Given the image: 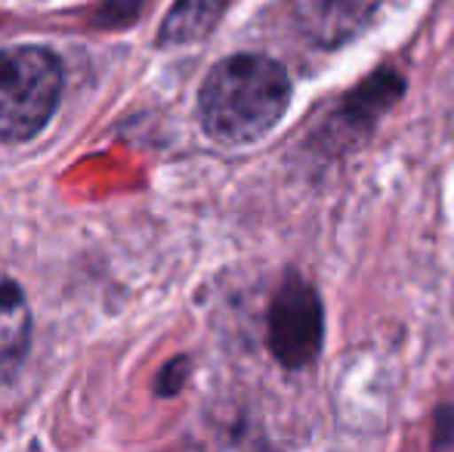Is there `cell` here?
Masks as SVG:
<instances>
[{
	"mask_svg": "<svg viewBox=\"0 0 454 452\" xmlns=\"http://www.w3.org/2000/svg\"><path fill=\"white\" fill-rule=\"evenodd\" d=\"M291 99V81L270 56L239 53L207 75L198 97L204 131L229 146L260 139L278 124Z\"/></svg>",
	"mask_w": 454,
	"mask_h": 452,
	"instance_id": "6da1fadb",
	"label": "cell"
},
{
	"mask_svg": "<svg viewBox=\"0 0 454 452\" xmlns=\"http://www.w3.org/2000/svg\"><path fill=\"white\" fill-rule=\"evenodd\" d=\"M62 93V66L43 47L0 53V139H28L50 121Z\"/></svg>",
	"mask_w": 454,
	"mask_h": 452,
	"instance_id": "7a4b0ae2",
	"label": "cell"
},
{
	"mask_svg": "<svg viewBox=\"0 0 454 452\" xmlns=\"http://www.w3.org/2000/svg\"><path fill=\"white\" fill-rule=\"evenodd\" d=\"M270 344L285 366L300 369L316 360L322 344V304L312 285L287 279L272 301Z\"/></svg>",
	"mask_w": 454,
	"mask_h": 452,
	"instance_id": "3957f363",
	"label": "cell"
},
{
	"mask_svg": "<svg viewBox=\"0 0 454 452\" xmlns=\"http://www.w3.org/2000/svg\"><path fill=\"white\" fill-rule=\"evenodd\" d=\"M31 313L22 289L12 279L0 276V381L19 369L28 350Z\"/></svg>",
	"mask_w": 454,
	"mask_h": 452,
	"instance_id": "277c9868",
	"label": "cell"
},
{
	"mask_svg": "<svg viewBox=\"0 0 454 452\" xmlns=\"http://www.w3.org/2000/svg\"><path fill=\"white\" fill-rule=\"evenodd\" d=\"M223 4L226 0H180L176 10L164 22V41H195V37L207 35V28L216 22Z\"/></svg>",
	"mask_w": 454,
	"mask_h": 452,
	"instance_id": "5b68a950",
	"label": "cell"
}]
</instances>
